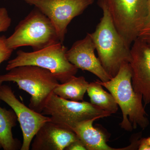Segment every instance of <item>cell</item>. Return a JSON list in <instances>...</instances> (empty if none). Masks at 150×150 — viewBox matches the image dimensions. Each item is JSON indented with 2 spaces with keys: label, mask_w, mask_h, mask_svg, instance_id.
Listing matches in <instances>:
<instances>
[{
  "label": "cell",
  "mask_w": 150,
  "mask_h": 150,
  "mask_svg": "<svg viewBox=\"0 0 150 150\" xmlns=\"http://www.w3.org/2000/svg\"><path fill=\"white\" fill-rule=\"evenodd\" d=\"M103 16L94 32L91 33L98 59L111 78L118 74L122 65L130 63L131 48L116 29L105 0H98Z\"/></svg>",
  "instance_id": "1"
},
{
  "label": "cell",
  "mask_w": 150,
  "mask_h": 150,
  "mask_svg": "<svg viewBox=\"0 0 150 150\" xmlns=\"http://www.w3.org/2000/svg\"><path fill=\"white\" fill-rule=\"evenodd\" d=\"M132 70L129 63L121 66L118 74L107 82L96 81L107 89L121 108L123 119L121 128L131 132L138 126L145 129L149 125L142 97L134 91L132 84Z\"/></svg>",
  "instance_id": "2"
},
{
  "label": "cell",
  "mask_w": 150,
  "mask_h": 150,
  "mask_svg": "<svg viewBox=\"0 0 150 150\" xmlns=\"http://www.w3.org/2000/svg\"><path fill=\"white\" fill-rule=\"evenodd\" d=\"M0 75V86L4 82L16 83L30 95V108L41 113L59 81L48 70L32 65L20 66Z\"/></svg>",
  "instance_id": "3"
},
{
  "label": "cell",
  "mask_w": 150,
  "mask_h": 150,
  "mask_svg": "<svg viewBox=\"0 0 150 150\" xmlns=\"http://www.w3.org/2000/svg\"><path fill=\"white\" fill-rule=\"evenodd\" d=\"M59 42L51 21L36 8L19 23L13 33L6 40L8 48L13 51L25 46L37 51Z\"/></svg>",
  "instance_id": "4"
},
{
  "label": "cell",
  "mask_w": 150,
  "mask_h": 150,
  "mask_svg": "<svg viewBox=\"0 0 150 150\" xmlns=\"http://www.w3.org/2000/svg\"><path fill=\"white\" fill-rule=\"evenodd\" d=\"M68 50L59 42L33 52L19 50L16 56L8 63L6 68L9 71L20 66L32 65L48 70L61 83L70 79L77 73L78 69L67 59Z\"/></svg>",
  "instance_id": "5"
},
{
  "label": "cell",
  "mask_w": 150,
  "mask_h": 150,
  "mask_svg": "<svg viewBox=\"0 0 150 150\" xmlns=\"http://www.w3.org/2000/svg\"><path fill=\"white\" fill-rule=\"evenodd\" d=\"M41 114L49 115L51 121L72 130L79 123L94 118L108 117L110 112L86 101H74L62 98L53 93Z\"/></svg>",
  "instance_id": "6"
},
{
  "label": "cell",
  "mask_w": 150,
  "mask_h": 150,
  "mask_svg": "<svg viewBox=\"0 0 150 150\" xmlns=\"http://www.w3.org/2000/svg\"><path fill=\"white\" fill-rule=\"evenodd\" d=\"M105 1L116 29L131 48L146 20L147 0Z\"/></svg>",
  "instance_id": "7"
},
{
  "label": "cell",
  "mask_w": 150,
  "mask_h": 150,
  "mask_svg": "<svg viewBox=\"0 0 150 150\" xmlns=\"http://www.w3.org/2000/svg\"><path fill=\"white\" fill-rule=\"evenodd\" d=\"M35 6L51 21L60 42L63 43L67 27L76 17L81 14L94 0H23Z\"/></svg>",
  "instance_id": "8"
},
{
  "label": "cell",
  "mask_w": 150,
  "mask_h": 150,
  "mask_svg": "<svg viewBox=\"0 0 150 150\" xmlns=\"http://www.w3.org/2000/svg\"><path fill=\"white\" fill-rule=\"evenodd\" d=\"M0 100L10 106L16 114L23 137L20 150H29L38 131L44 123L51 121L50 117L27 107L17 98L11 88L6 85L0 86Z\"/></svg>",
  "instance_id": "9"
},
{
  "label": "cell",
  "mask_w": 150,
  "mask_h": 150,
  "mask_svg": "<svg viewBox=\"0 0 150 150\" xmlns=\"http://www.w3.org/2000/svg\"><path fill=\"white\" fill-rule=\"evenodd\" d=\"M131 54L132 86L146 106L150 103V46L138 37L131 45Z\"/></svg>",
  "instance_id": "10"
},
{
  "label": "cell",
  "mask_w": 150,
  "mask_h": 150,
  "mask_svg": "<svg viewBox=\"0 0 150 150\" xmlns=\"http://www.w3.org/2000/svg\"><path fill=\"white\" fill-rule=\"evenodd\" d=\"M95 50L91 33H88L84 38L76 41L69 50H67L66 56L68 61L78 69L91 73L101 81H108L112 78L96 56Z\"/></svg>",
  "instance_id": "11"
},
{
  "label": "cell",
  "mask_w": 150,
  "mask_h": 150,
  "mask_svg": "<svg viewBox=\"0 0 150 150\" xmlns=\"http://www.w3.org/2000/svg\"><path fill=\"white\" fill-rule=\"evenodd\" d=\"M78 139L72 130L49 121L35 134L31 142V150H64Z\"/></svg>",
  "instance_id": "12"
},
{
  "label": "cell",
  "mask_w": 150,
  "mask_h": 150,
  "mask_svg": "<svg viewBox=\"0 0 150 150\" xmlns=\"http://www.w3.org/2000/svg\"><path fill=\"white\" fill-rule=\"evenodd\" d=\"M94 118L81 122L73 129L78 139L85 145L87 150H130V146L120 149L112 148L107 144L108 138L100 129L93 126Z\"/></svg>",
  "instance_id": "13"
},
{
  "label": "cell",
  "mask_w": 150,
  "mask_h": 150,
  "mask_svg": "<svg viewBox=\"0 0 150 150\" xmlns=\"http://www.w3.org/2000/svg\"><path fill=\"white\" fill-rule=\"evenodd\" d=\"M18 121L16 114L13 110H7L0 106V143L4 150L21 149L22 144L14 138L12 129Z\"/></svg>",
  "instance_id": "14"
},
{
  "label": "cell",
  "mask_w": 150,
  "mask_h": 150,
  "mask_svg": "<svg viewBox=\"0 0 150 150\" xmlns=\"http://www.w3.org/2000/svg\"><path fill=\"white\" fill-rule=\"evenodd\" d=\"M89 83L84 77L75 76L64 83H59L53 92L64 99L74 101H83Z\"/></svg>",
  "instance_id": "15"
},
{
  "label": "cell",
  "mask_w": 150,
  "mask_h": 150,
  "mask_svg": "<svg viewBox=\"0 0 150 150\" xmlns=\"http://www.w3.org/2000/svg\"><path fill=\"white\" fill-rule=\"evenodd\" d=\"M87 92L92 104L111 114L118 111V105L112 94L105 91L96 81L89 83Z\"/></svg>",
  "instance_id": "16"
},
{
  "label": "cell",
  "mask_w": 150,
  "mask_h": 150,
  "mask_svg": "<svg viewBox=\"0 0 150 150\" xmlns=\"http://www.w3.org/2000/svg\"><path fill=\"white\" fill-rule=\"evenodd\" d=\"M148 1V11L144 23L139 37L150 46V0Z\"/></svg>",
  "instance_id": "17"
},
{
  "label": "cell",
  "mask_w": 150,
  "mask_h": 150,
  "mask_svg": "<svg viewBox=\"0 0 150 150\" xmlns=\"http://www.w3.org/2000/svg\"><path fill=\"white\" fill-rule=\"evenodd\" d=\"M6 38L4 35H0V64L9 59L13 51L7 46Z\"/></svg>",
  "instance_id": "18"
},
{
  "label": "cell",
  "mask_w": 150,
  "mask_h": 150,
  "mask_svg": "<svg viewBox=\"0 0 150 150\" xmlns=\"http://www.w3.org/2000/svg\"><path fill=\"white\" fill-rule=\"evenodd\" d=\"M11 23V19L5 8H0V33L6 32Z\"/></svg>",
  "instance_id": "19"
},
{
  "label": "cell",
  "mask_w": 150,
  "mask_h": 150,
  "mask_svg": "<svg viewBox=\"0 0 150 150\" xmlns=\"http://www.w3.org/2000/svg\"><path fill=\"white\" fill-rule=\"evenodd\" d=\"M65 150H87V149L82 142L78 139L70 144Z\"/></svg>",
  "instance_id": "20"
},
{
  "label": "cell",
  "mask_w": 150,
  "mask_h": 150,
  "mask_svg": "<svg viewBox=\"0 0 150 150\" xmlns=\"http://www.w3.org/2000/svg\"><path fill=\"white\" fill-rule=\"evenodd\" d=\"M139 150H150V146L146 142L145 138H142L140 140L139 144L138 146Z\"/></svg>",
  "instance_id": "21"
},
{
  "label": "cell",
  "mask_w": 150,
  "mask_h": 150,
  "mask_svg": "<svg viewBox=\"0 0 150 150\" xmlns=\"http://www.w3.org/2000/svg\"><path fill=\"white\" fill-rule=\"evenodd\" d=\"M146 142H147L148 144L150 146V137H148V138H145Z\"/></svg>",
  "instance_id": "22"
},
{
  "label": "cell",
  "mask_w": 150,
  "mask_h": 150,
  "mask_svg": "<svg viewBox=\"0 0 150 150\" xmlns=\"http://www.w3.org/2000/svg\"><path fill=\"white\" fill-rule=\"evenodd\" d=\"M2 146L1 144V143H0V149H2Z\"/></svg>",
  "instance_id": "23"
}]
</instances>
